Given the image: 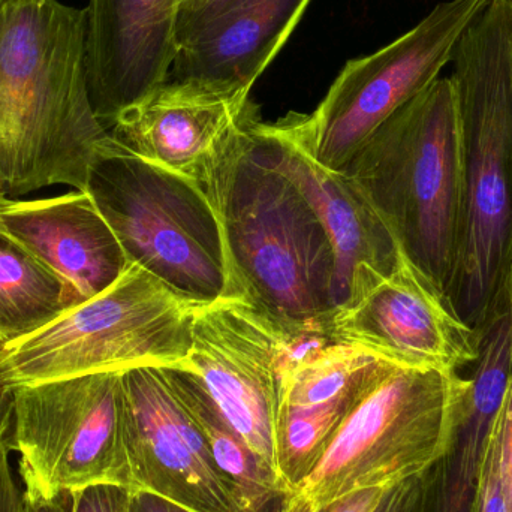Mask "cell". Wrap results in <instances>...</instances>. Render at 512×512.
Returning <instances> with one entry per match:
<instances>
[{
    "mask_svg": "<svg viewBox=\"0 0 512 512\" xmlns=\"http://www.w3.org/2000/svg\"><path fill=\"white\" fill-rule=\"evenodd\" d=\"M165 370L177 396L203 432L219 471L242 496L246 512H265L274 502L282 504L289 495L288 487L222 417L198 376L173 367Z\"/></svg>",
    "mask_w": 512,
    "mask_h": 512,
    "instance_id": "ac0fdd59",
    "label": "cell"
},
{
    "mask_svg": "<svg viewBox=\"0 0 512 512\" xmlns=\"http://www.w3.org/2000/svg\"><path fill=\"white\" fill-rule=\"evenodd\" d=\"M86 9L59 0H0V186L11 197L86 191L110 135L90 102Z\"/></svg>",
    "mask_w": 512,
    "mask_h": 512,
    "instance_id": "6da1fadb",
    "label": "cell"
},
{
    "mask_svg": "<svg viewBox=\"0 0 512 512\" xmlns=\"http://www.w3.org/2000/svg\"><path fill=\"white\" fill-rule=\"evenodd\" d=\"M12 423H14V388L6 384L0 373V442L8 439Z\"/></svg>",
    "mask_w": 512,
    "mask_h": 512,
    "instance_id": "f546056e",
    "label": "cell"
},
{
    "mask_svg": "<svg viewBox=\"0 0 512 512\" xmlns=\"http://www.w3.org/2000/svg\"><path fill=\"white\" fill-rule=\"evenodd\" d=\"M456 264L447 301L477 331L512 277V0H492L457 44Z\"/></svg>",
    "mask_w": 512,
    "mask_h": 512,
    "instance_id": "7a4b0ae2",
    "label": "cell"
},
{
    "mask_svg": "<svg viewBox=\"0 0 512 512\" xmlns=\"http://www.w3.org/2000/svg\"><path fill=\"white\" fill-rule=\"evenodd\" d=\"M246 2L248 0H185L180 3L179 14H177L179 47L201 27Z\"/></svg>",
    "mask_w": 512,
    "mask_h": 512,
    "instance_id": "cb8c5ba5",
    "label": "cell"
},
{
    "mask_svg": "<svg viewBox=\"0 0 512 512\" xmlns=\"http://www.w3.org/2000/svg\"><path fill=\"white\" fill-rule=\"evenodd\" d=\"M469 512H507L499 480L498 454L490 432L481 448Z\"/></svg>",
    "mask_w": 512,
    "mask_h": 512,
    "instance_id": "44dd1931",
    "label": "cell"
},
{
    "mask_svg": "<svg viewBox=\"0 0 512 512\" xmlns=\"http://www.w3.org/2000/svg\"><path fill=\"white\" fill-rule=\"evenodd\" d=\"M310 0H248L180 44L168 80L248 90L303 17Z\"/></svg>",
    "mask_w": 512,
    "mask_h": 512,
    "instance_id": "e0dca14e",
    "label": "cell"
},
{
    "mask_svg": "<svg viewBox=\"0 0 512 512\" xmlns=\"http://www.w3.org/2000/svg\"><path fill=\"white\" fill-rule=\"evenodd\" d=\"M122 382L132 490L155 493L192 512H246L165 367L126 370Z\"/></svg>",
    "mask_w": 512,
    "mask_h": 512,
    "instance_id": "8fae6325",
    "label": "cell"
},
{
    "mask_svg": "<svg viewBox=\"0 0 512 512\" xmlns=\"http://www.w3.org/2000/svg\"><path fill=\"white\" fill-rule=\"evenodd\" d=\"M376 512H435L432 466L388 487Z\"/></svg>",
    "mask_w": 512,
    "mask_h": 512,
    "instance_id": "7402d4cb",
    "label": "cell"
},
{
    "mask_svg": "<svg viewBox=\"0 0 512 512\" xmlns=\"http://www.w3.org/2000/svg\"><path fill=\"white\" fill-rule=\"evenodd\" d=\"M280 333L246 301L194 306L188 372L248 447L277 472ZM279 475V472H277Z\"/></svg>",
    "mask_w": 512,
    "mask_h": 512,
    "instance_id": "30bf717a",
    "label": "cell"
},
{
    "mask_svg": "<svg viewBox=\"0 0 512 512\" xmlns=\"http://www.w3.org/2000/svg\"><path fill=\"white\" fill-rule=\"evenodd\" d=\"M5 200H8V198H6V195L3 194L2 186H0V203H3Z\"/></svg>",
    "mask_w": 512,
    "mask_h": 512,
    "instance_id": "4dcf8cb0",
    "label": "cell"
},
{
    "mask_svg": "<svg viewBox=\"0 0 512 512\" xmlns=\"http://www.w3.org/2000/svg\"><path fill=\"white\" fill-rule=\"evenodd\" d=\"M26 489L54 496L93 484L132 489L122 372L14 388L9 439Z\"/></svg>",
    "mask_w": 512,
    "mask_h": 512,
    "instance_id": "9c48e42d",
    "label": "cell"
},
{
    "mask_svg": "<svg viewBox=\"0 0 512 512\" xmlns=\"http://www.w3.org/2000/svg\"><path fill=\"white\" fill-rule=\"evenodd\" d=\"M465 378L379 358L312 474L279 512H319L358 490L391 486L444 459L460 424Z\"/></svg>",
    "mask_w": 512,
    "mask_h": 512,
    "instance_id": "5b68a950",
    "label": "cell"
},
{
    "mask_svg": "<svg viewBox=\"0 0 512 512\" xmlns=\"http://www.w3.org/2000/svg\"><path fill=\"white\" fill-rule=\"evenodd\" d=\"M179 5L180 0H90L87 87L107 131L123 111L170 78L179 51Z\"/></svg>",
    "mask_w": 512,
    "mask_h": 512,
    "instance_id": "5bb4252c",
    "label": "cell"
},
{
    "mask_svg": "<svg viewBox=\"0 0 512 512\" xmlns=\"http://www.w3.org/2000/svg\"><path fill=\"white\" fill-rule=\"evenodd\" d=\"M343 173L387 225L406 261L447 298L460 213L459 116L451 78L439 77L388 117Z\"/></svg>",
    "mask_w": 512,
    "mask_h": 512,
    "instance_id": "277c9868",
    "label": "cell"
},
{
    "mask_svg": "<svg viewBox=\"0 0 512 512\" xmlns=\"http://www.w3.org/2000/svg\"><path fill=\"white\" fill-rule=\"evenodd\" d=\"M129 487L93 484L74 492V512H129Z\"/></svg>",
    "mask_w": 512,
    "mask_h": 512,
    "instance_id": "d4e9b609",
    "label": "cell"
},
{
    "mask_svg": "<svg viewBox=\"0 0 512 512\" xmlns=\"http://www.w3.org/2000/svg\"><path fill=\"white\" fill-rule=\"evenodd\" d=\"M26 512H74V492L62 490L57 495L44 496L32 489H24Z\"/></svg>",
    "mask_w": 512,
    "mask_h": 512,
    "instance_id": "83f0119b",
    "label": "cell"
},
{
    "mask_svg": "<svg viewBox=\"0 0 512 512\" xmlns=\"http://www.w3.org/2000/svg\"><path fill=\"white\" fill-rule=\"evenodd\" d=\"M80 303L62 277L0 233V345L36 333Z\"/></svg>",
    "mask_w": 512,
    "mask_h": 512,
    "instance_id": "d6986e66",
    "label": "cell"
},
{
    "mask_svg": "<svg viewBox=\"0 0 512 512\" xmlns=\"http://www.w3.org/2000/svg\"><path fill=\"white\" fill-rule=\"evenodd\" d=\"M0 233L62 277L81 303L110 288L131 262L86 191L0 203Z\"/></svg>",
    "mask_w": 512,
    "mask_h": 512,
    "instance_id": "2e32d148",
    "label": "cell"
},
{
    "mask_svg": "<svg viewBox=\"0 0 512 512\" xmlns=\"http://www.w3.org/2000/svg\"><path fill=\"white\" fill-rule=\"evenodd\" d=\"M129 512H192L146 490H131Z\"/></svg>",
    "mask_w": 512,
    "mask_h": 512,
    "instance_id": "f1b7e54d",
    "label": "cell"
},
{
    "mask_svg": "<svg viewBox=\"0 0 512 512\" xmlns=\"http://www.w3.org/2000/svg\"><path fill=\"white\" fill-rule=\"evenodd\" d=\"M86 192L126 258L192 306L230 297V267L218 213L198 183L144 161L108 135Z\"/></svg>",
    "mask_w": 512,
    "mask_h": 512,
    "instance_id": "8992f818",
    "label": "cell"
},
{
    "mask_svg": "<svg viewBox=\"0 0 512 512\" xmlns=\"http://www.w3.org/2000/svg\"><path fill=\"white\" fill-rule=\"evenodd\" d=\"M256 119L206 194L230 267V297L279 330L327 324L336 307V254L327 228L303 192L265 155Z\"/></svg>",
    "mask_w": 512,
    "mask_h": 512,
    "instance_id": "3957f363",
    "label": "cell"
},
{
    "mask_svg": "<svg viewBox=\"0 0 512 512\" xmlns=\"http://www.w3.org/2000/svg\"><path fill=\"white\" fill-rule=\"evenodd\" d=\"M327 331L334 343L405 366L459 372L477 360V333L406 258L355 289L328 316Z\"/></svg>",
    "mask_w": 512,
    "mask_h": 512,
    "instance_id": "7c38bea8",
    "label": "cell"
},
{
    "mask_svg": "<svg viewBox=\"0 0 512 512\" xmlns=\"http://www.w3.org/2000/svg\"><path fill=\"white\" fill-rule=\"evenodd\" d=\"M490 436L498 454L499 480L507 512H512V379L504 402L493 421Z\"/></svg>",
    "mask_w": 512,
    "mask_h": 512,
    "instance_id": "603a6c76",
    "label": "cell"
},
{
    "mask_svg": "<svg viewBox=\"0 0 512 512\" xmlns=\"http://www.w3.org/2000/svg\"><path fill=\"white\" fill-rule=\"evenodd\" d=\"M194 306L129 264L110 288L24 339L0 346L12 388L137 367L188 369Z\"/></svg>",
    "mask_w": 512,
    "mask_h": 512,
    "instance_id": "52a82bcc",
    "label": "cell"
},
{
    "mask_svg": "<svg viewBox=\"0 0 512 512\" xmlns=\"http://www.w3.org/2000/svg\"><path fill=\"white\" fill-rule=\"evenodd\" d=\"M255 114L248 90L168 80L123 111L108 132L144 161L207 191Z\"/></svg>",
    "mask_w": 512,
    "mask_h": 512,
    "instance_id": "4fadbf2b",
    "label": "cell"
},
{
    "mask_svg": "<svg viewBox=\"0 0 512 512\" xmlns=\"http://www.w3.org/2000/svg\"><path fill=\"white\" fill-rule=\"evenodd\" d=\"M185 2V0H180V3ZM180 6V5H179Z\"/></svg>",
    "mask_w": 512,
    "mask_h": 512,
    "instance_id": "1f68e13d",
    "label": "cell"
},
{
    "mask_svg": "<svg viewBox=\"0 0 512 512\" xmlns=\"http://www.w3.org/2000/svg\"><path fill=\"white\" fill-rule=\"evenodd\" d=\"M393 486V484H391ZM388 487H376V489L358 490L351 495L337 499L328 507L319 512H376L382 504Z\"/></svg>",
    "mask_w": 512,
    "mask_h": 512,
    "instance_id": "4316f807",
    "label": "cell"
},
{
    "mask_svg": "<svg viewBox=\"0 0 512 512\" xmlns=\"http://www.w3.org/2000/svg\"><path fill=\"white\" fill-rule=\"evenodd\" d=\"M492 0H445L381 50L349 60L309 116L285 117L298 143L324 167L343 171L361 144L453 62L469 24Z\"/></svg>",
    "mask_w": 512,
    "mask_h": 512,
    "instance_id": "ba28073f",
    "label": "cell"
},
{
    "mask_svg": "<svg viewBox=\"0 0 512 512\" xmlns=\"http://www.w3.org/2000/svg\"><path fill=\"white\" fill-rule=\"evenodd\" d=\"M0 512H26L24 490L18 487L9 463V439L0 442Z\"/></svg>",
    "mask_w": 512,
    "mask_h": 512,
    "instance_id": "484cf974",
    "label": "cell"
},
{
    "mask_svg": "<svg viewBox=\"0 0 512 512\" xmlns=\"http://www.w3.org/2000/svg\"><path fill=\"white\" fill-rule=\"evenodd\" d=\"M364 381L351 393L324 405L277 409V472L289 493L312 474L324 457Z\"/></svg>",
    "mask_w": 512,
    "mask_h": 512,
    "instance_id": "ffe728a7",
    "label": "cell"
},
{
    "mask_svg": "<svg viewBox=\"0 0 512 512\" xmlns=\"http://www.w3.org/2000/svg\"><path fill=\"white\" fill-rule=\"evenodd\" d=\"M256 134L268 159L303 192L327 228L336 254V307L399 267L405 256L357 185L343 171L316 162L285 117L270 125L258 120Z\"/></svg>",
    "mask_w": 512,
    "mask_h": 512,
    "instance_id": "9a60e30c",
    "label": "cell"
}]
</instances>
